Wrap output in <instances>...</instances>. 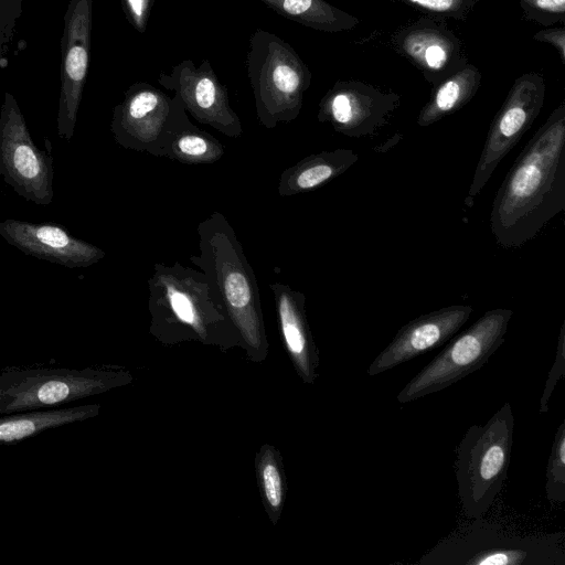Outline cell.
Wrapping results in <instances>:
<instances>
[{"label": "cell", "instance_id": "7", "mask_svg": "<svg viewBox=\"0 0 565 565\" xmlns=\"http://www.w3.org/2000/svg\"><path fill=\"white\" fill-rule=\"evenodd\" d=\"M131 380L119 369H9L0 373V416L67 405Z\"/></svg>", "mask_w": 565, "mask_h": 565}, {"label": "cell", "instance_id": "17", "mask_svg": "<svg viewBox=\"0 0 565 565\" xmlns=\"http://www.w3.org/2000/svg\"><path fill=\"white\" fill-rule=\"evenodd\" d=\"M0 236L25 255L67 268L89 267L106 255L102 248L76 238L54 223L7 218L0 222Z\"/></svg>", "mask_w": 565, "mask_h": 565}, {"label": "cell", "instance_id": "28", "mask_svg": "<svg viewBox=\"0 0 565 565\" xmlns=\"http://www.w3.org/2000/svg\"><path fill=\"white\" fill-rule=\"evenodd\" d=\"M565 374V321H563L559 334H558V341H557V349H556V356L553 362V365L548 372L544 390L542 393V397L540 399V414L546 413L548 411V403L551 399V396L559 382V380L563 379Z\"/></svg>", "mask_w": 565, "mask_h": 565}, {"label": "cell", "instance_id": "3", "mask_svg": "<svg viewBox=\"0 0 565 565\" xmlns=\"http://www.w3.org/2000/svg\"><path fill=\"white\" fill-rule=\"evenodd\" d=\"M199 254L190 262L204 273L216 298L236 328L253 362H263L269 344L256 276L225 215L213 212L196 227Z\"/></svg>", "mask_w": 565, "mask_h": 565}, {"label": "cell", "instance_id": "18", "mask_svg": "<svg viewBox=\"0 0 565 565\" xmlns=\"http://www.w3.org/2000/svg\"><path fill=\"white\" fill-rule=\"evenodd\" d=\"M269 288L285 350L301 381L313 384L320 359L307 319L306 296L279 281L270 284Z\"/></svg>", "mask_w": 565, "mask_h": 565}, {"label": "cell", "instance_id": "30", "mask_svg": "<svg viewBox=\"0 0 565 565\" xmlns=\"http://www.w3.org/2000/svg\"><path fill=\"white\" fill-rule=\"evenodd\" d=\"M534 40L552 45L559 54L562 63H565V28H547L536 32Z\"/></svg>", "mask_w": 565, "mask_h": 565}, {"label": "cell", "instance_id": "16", "mask_svg": "<svg viewBox=\"0 0 565 565\" xmlns=\"http://www.w3.org/2000/svg\"><path fill=\"white\" fill-rule=\"evenodd\" d=\"M392 43L433 87L468 63L461 42L439 19L424 18L402 28Z\"/></svg>", "mask_w": 565, "mask_h": 565}, {"label": "cell", "instance_id": "19", "mask_svg": "<svg viewBox=\"0 0 565 565\" xmlns=\"http://www.w3.org/2000/svg\"><path fill=\"white\" fill-rule=\"evenodd\" d=\"M358 160V152L345 148L309 154L281 172L278 195L284 198L313 191L344 173Z\"/></svg>", "mask_w": 565, "mask_h": 565}, {"label": "cell", "instance_id": "29", "mask_svg": "<svg viewBox=\"0 0 565 565\" xmlns=\"http://www.w3.org/2000/svg\"><path fill=\"white\" fill-rule=\"evenodd\" d=\"M156 0H122L127 20L139 33H145Z\"/></svg>", "mask_w": 565, "mask_h": 565}, {"label": "cell", "instance_id": "2", "mask_svg": "<svg viewBox=\"0 0 565 565\" xmlns=\"http://www.w3.org/2000/svg\"><path fill=\"white\" fill-rule=\"evenodd\" d=\"M150 333L163 344L198 341L222 350L242 347L239 334L203 271L157 263L147 281Z\"/></svg>", "mask_w": 565, "mask_h": 565}, {"label": "cell", "instance_id": "23", "mask_svg": "<svg viewBox=\"0 0 565 565\" xmlns=\"http://www.w3.org/2000/svg\"><path fill=\"white\" fill-rule=\"evenodd\" d=\"M286 19L303 26L337 33L354 29L360 20L326 0H259Z\"/></svg>", "mask_w": 565, "mask_h": 565}, {"label": "cell", "instance_id": "13", "mask_svg": "<svg viewBox=\"0 0 565 565\" xmlns=\"http://www.w3.org/2000/svg\"><path fill=\"white\" fill-rule=\"evenodd\" d=\"M158 83L174 92L186 114L230 138H238L243 126L230 105L228 93L216 76L211 63L204 60L196 67L191 60L174 65L170 72H160Z\"/></svg>", "mask_w": 565, "mask_h": 565}, {"label": "cell", "instance_id": "26", "mask_svg": "<svg viewBox=\"0 0 565 565\" xmlns=\"http://www.w3.org/2000/svg\"><path fill=\"white\" fill-rule=\"evenodd\" d=\"M434 19L463 20L480 0H398Z\"/></svg>", "mask_w": 565, "mask_h": 565}, {"label": "cell", "instance_id": "12", "mask_svg": "<svg viewBox=\"0 0 565 565\" xmlns=\"http://www.w3.org/2000/svg\"><path fill=\"white\" fill-rule=\"evenodd\" d=\"M399 95L360 81H338L319 102L317 119L351 138L374 137L393 117Z\"/></svg>", "mask_w": 565, "mask_h": 565}, {"label": "cell", "instance_id": "25", "mask_svg": "<svg viewBox=\"0 0 565 565\" xmlns=\"http://www.w3.org/2000/svg\"><path fill=\"white\" fill-rule=\"evenodd\" d=\"M546 498L551 502L565 501V422L563 420L554 436L546 466Z\"/></svg>", "mask_w": 565, "mask_h": 565}, {"label": "cell", "instance_id": "4", "mask_svg": "<svg viewBox=\"0 0 565 565\" xmlns=\"http://www.w3.org/2000/svg\"><path fill=\"white\" fill-rule=\"evenodd\" d=\"M514 416L504 403L483 425L465 433L455 461L458 497L469 519L481 518L501 491L510 465Z\"/></svg>", "mask_w": 565, "mask_h": 565}, {"label": "cell", "instance_id": "22", "mask_svg": "<svg viewBox=\"0 0 565 565\" xmlns=\"http://www.w3.org/2000/svg\"><path fill=\"white\" fill-rule=\"evenodd\" d=\"M225 153L222 142L196 127L185 114L170 130L157 157H166L184 164L218 161Z\"/></svg>", "mask_w": 565, "mask_h": 565}, {"label": "cell", "instance_id": "1", "mask_svg": "<svg viewBox=\"0 0 565 565\" xmlns=\"http://www.w3.org/2000/svg\"><path fill=\"white\" fill-rule=\"evenodd\" d=\"M565 210V103L532 136L501 183L490 213L495 243L520 247Z\"/></svg>", "mask_w": 565, "mask_h": 565}, {"label": "cell", "instance_id": "14", "mask_svg": "<svg viewBox=\"0 0 565 565\" xmlns=\"http://www.w3.org/2000/svg\"><path fill=\"white\" fill-rule=\"evenodd\" d=\"M90 32L92 0H72L65 17L57 111V134L65 140L74 136L88 70Z\"/></svg>", "mask_w": 565, "mask_h": 565}, {"label": "cell", "instance_id": "11", "mask_svg": "<svg viewBox=\"0 0 565 565\" xmlns=\"http://www.w3.org/2000/svg\"><path fill=\"white\" fill-rule=\"evenodd\" d=\"M545 90L543 76L535 72L525 73L514 81L490 125L467 201L480 194L501 160L531 128L543 107Z\"/></svg>", "mask_w": 565, "mask_h": 565}, {"label": "cell", "instance_id": "10", "mask_svg": "<svg viewBox=\"0 0 565 565\" xmlns=\"http://www.w3.org/2000/svg\"><path fill=\"white\" fill-rule=\"evenodd\" d=\"M185 114L178 96L138 82L128 87L114 108L110 131L120 147L157 157L166 137Z\"/></svg>", "mask_w": 565, "mask_h": 565}, {"label": "cell", "instance_id": "15", "mask_svg": "<svg viewBox=\"0 0 565 565\" xmlns=\"http://www.w3.org/2000/svg\"><path fill=\"white\" fill-rule=\"evenodd\" d=\"M472 307L452 305L420 315L404 324L367 367L375 376L449 341L469 320Z\"/></svg>", "mask_w": 565, "mask_h": 565}, {"label": "cell", "instance_id": "6", "mask_svg": "<svg viewBox=\"0 0 565 565\" xmlns=\"http://www.w3.org/2000/svg\"><path fill=\"white\" fill-rule=\"evenodd\" d=\"M443 539L418 561L441 565H564L563 535L522 537L505 533L480 518Z\"/></svg>", "mask_w": 565, "mask_h": 565}, {"label": "cell", "instance_id": "5", "mask_svg": "<svg viewBox=\"0 0 565 565\" xmlns=\"http://www.w3.org/2000/svg\"><path fill=\"white\" fill-rule=\"evenodd\" d=\"M246 64L258 122L273 129L295 120L312 74L294 47L279 35L257 29L249 39Z\"/></svg>", "mask_w": 565, "mask_h": 565}, {"label": "cell", "instance_id": "9", "mask_svg": "<svg viewBox=\"0 0 565 565\" xmlns=\"http://www.w3.org/2000/svg\"><path fill=\"white\" fill-rule=\"evenodd\" d=\"M0 175L24 200L50 205L54 198L51 148L39 149L12 95L0 111Z\"/></svg>", "mask_w": 565, "mask_h": 565}, {"label": "cell", "instance_id": "24", "mask_svg": "<svg viewBox=\"0 0 565 565\" xmlns=\"http://www.w3.org/2000/svg\"><path fill=\"white\" fill-rule=\"evenodd\" d=\"M255 472L263 507L276 525L280 520L288 492V483L279 450L263 445L255 456Z\"/></svg>", "mask_w": 565, "mask_h": 565}, {"label": "cell", "instance_id": "20", "mask_svg": "<svg viewBox=\"0 0 565 565\" xmlns=\"http://www.w3.org/2000/svg\"><path fill=\"white\" fill-rule=\"evenodd\" d=\"M99 404L20 412L0 416V446L12 445L32 436L98 415Z\"/></svg>", "mask_w": 565, "mask_h": 565}, {"label": "cell", "instance_id": "27", "mask_svg": "<svg viewBox=\"0 0 565 565\" xmlns=\"http://www.w3.org/2000/svg\"><path fill=\"white\" fill-rule=\"evenodd\" d=\"M521 7L529 19L544 25L563 22L565 18V0H520Z\"/></svg>", "mask_w": 565, "mask_h": 565}, {"label": "cell", "instance_id": "8", "mask_svg": "<svg viewBox=\"0 0 565 565\" xmlns=\"http://www.w3.org/2000/svg\"><path fill=\"white\" fill-rule=\"evenodd\" d=\"M513 311L497 308L484 312L425 365L397 394L406 404L443 391L481 369L503 344Z\"/></svg>", "mask_w": 565, "mask_h": 565}, {"label": "cell", "instance_id": "21", "mask_svg": "<svg viewBox=\"0 0 565 565\" xmlns=\"http://www.w3.org/2000/svg\"><path fill=\"white\" fill-rule=\"evenodd\" d=\"M480 84V71L466 63L433 87L429 100L419 111L417 125L427 127L461 109L477 94Z\"/></svg>", "mask_w": 565, "mask_h": 565}]
</instances>
